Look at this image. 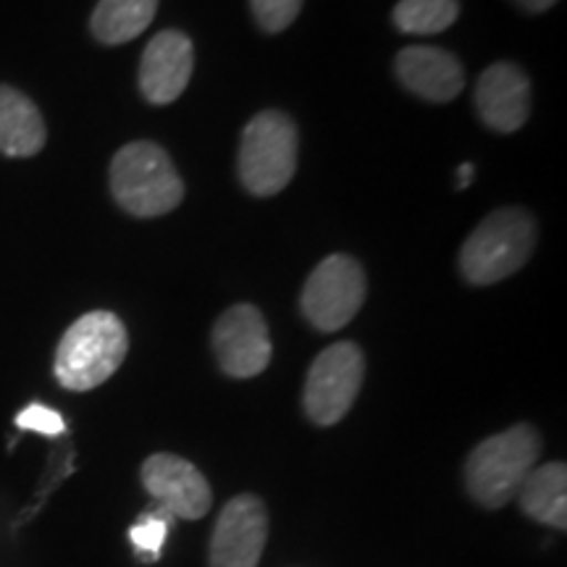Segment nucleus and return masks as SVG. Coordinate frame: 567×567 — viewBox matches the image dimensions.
<instances>
[{
    "label": "nucleus",
    "instance_id": "nucleus-1",
    "mask_svg": "<svg viewBox=\"0 0 567 567\" xmlns=\"http://www.w3.org/2000/svg\"><path fill=\"white\" fill-rule=\"evenodd\" d=\"M130 352V334L111 310H92L76 318L61 337L53 373L69 392H90L105 384Z\"/></svg>",
    "mask_w": 567,
    "mask_h": 567
},
{
    "label": "nucleus",
    "instance_id": "nucleus-2",
    "mask_svg": "<svg viewBox=\"0 0 567 567\" xmlns=\"http://www.w3.org/2000/svg\"><path fill=\"white\" fill-rule=\"evenodd\" d=\"M542 455V436L534 425L517 423L481 442L465 463L467 494L486 509H499L515 499L517 488Z\"/></svg>",
    "mask_w": 567,
    "mask_h": 567
},
{
    "label": "nucleus",
    "instance_id": "nucleus-3",
    "mask_svg": "<svg viewBox=\"0 0 567 567\" xmlns=\"http://www.w3.org/2000/svg\"><path fill=\"white\" fill-rule=\"evenodd\" d=\"M111 195L132 216L155 218L179 208L184 182L161 145L137 140L113 155Z\"/></svg>",
    "mask_w": 567,
    "mask_h": 567
},
{
    "label": "nucleus",
    "instance_id": "nucleus-4",
    "mask_svg": "<svg viewBox=\"0 0 567 567\" xmlns=\"http://www.w3.org/2000/svg\"><path fill=\"white\" fill-rule=\"evenodd\" d=\"M536 247V221L523 208L486 216L460 250V271L476 287H488L520 271Z\"/></svg>",
    "mask_w": 567,
    "mask_h": 567
},
{
    "label": "nucleus",
    "instance_id": "nucleus-5",
    "mask_svg": "<svg viewBox=\"0 0 567 567\" xmlns=\"http://www.w3.org/2000/svg\"><path fill=\"white\" fill-rule=\"evenodd\" d=\"M300 134L287 113L264 111L250 118L239 142V179L258 197L279 195L297 172Z\"/></svg>",
    "mask_w": 567,
    "mask_h": 567
},
{
    "label": "nucleus",
    "instance_id": "nucleus-6",
    "mask_svg": "<svg viewBox=\"0 0 567 567\" xmlns=\"http://www.w3.org/2000/svg\"><path fill=\"white\" fill-rule=\"evenodd\" d=\"M365 271L350 255H329L305 281L300 308L318 331L344 329L365 302Z\"/></svg>",
    "mask_w": 567,
    "mask_h": 567
},
{
    "label": "nucleus",
    "instance_id": "nucleus-7",
    "mask_svg": "<svg viewBox=\"0 0 567 567\" xmlns=\"http://www.w3.org/2000/svg\"><path fill=\"white\" fill-rule=\"evenodd\" d=\"M365 379V358L354 342H337L318 354L305 381L302 405L318 425H334L350 413Z\"/></svg>",
    "mask_w": 567,
    "mask_h": 567
},
{
    "label": "nucleus",
    "instance_id": "nucleus-8",
    "mask_svg": "<svg viewBox=\"0 0 567 567\" xmlns=\"http://www.w3.org/2000/svg\"><path fill=\"white\" fill-rule=\"evenodd\" d=\"M213 352L231 379H252L271 363V337L255 305H234L213 326Z\"/></svg>",
    "mask_w": 567,
    "mask_h": 567
},
{
    "label": "nucleus",
    "instance_id": "nucleus-9",
    "mask_svg": "<svg viewBox=\"0 0 567 567\" xmlns=\"http://www.w3.org/2000/svg\"><path fill=\"white\" fill-rule=\"evenodd\" d=\"M268 538L266 505L255 494L226 502L210 538V567H258Z\"/></svg>",
    "mask_w": 567,
    "mask_h": 567
},
{
    "label": "nucleus",
    "instance_id": "nucleus-10",
    "mask_svg": "<svg viewBox=\"0 0 567 567\" xmlns=\"http://www.w3.org/2000/svg\"><path fill=\"white\" fill-rule=\"evenodd\" d=\"M142 484L172 517L200 520L213 505L210 484L197 467L179 455H151L142 465Z\"/></svg>",
    "mask_w": 567,
    "mask_h": 567
},
{
    "label": "nucleus",
    "instance_id": "nucleus-11",
    "mask_svg": "<svg viewBox=\"0 0 567 567\" xmlns=\"http://www.w3.org/2000/svg\"><path fill=\"white\" fill-rule=\"evenodd\" d=\"M195 71V45L179 30H163L147 42L140 61V90L147 103L168 105L187 90Z\"/></svg>",
    "mask_w": 567,
    "mask_h": 567
},
{
    "label": "nucleus",
    "instance_id": "nucleus-12",
    "mask_svg": "<svg viewBox=\"0 0 567 567\" xmlns=\"http://www.w3.org/2000/svg\"><path fill=\"white\" fill-rule=\"evenodd\" d=\"M402 87L429 103H450L465 87V69L457 55L434 45L402 48L394 59Z\"/></svg>",
    "mask_w": 567,
    "mask_h": 567
},
{
    "label": "nucleus",
    "instance_id": "nucleus-13",
    "mask_svg": "<svg viewBox=\"0 0 567 567\" xmlns=\"http://www.w3.org/2000/svg\"><path fill=\"white\" fill-rule=\"evenodd\" d=\"M476 111L494 132H517L530 116V82L526 71L509 61L488 66L476 84Z\"/></svg>",
    "mask_w": 567,
    "mask_h": 567
},
{
    "label": "nucleus",
    "instance_id": "nucleus-14",
    "mask_svg": "<svg viewBox=\"0 0 567 567\" xmlns=\"http://www.w3.org/2000/svg\"><path fill=\"white\" fill-rule=\"evenodd\" d=\"M48 126L38 105L11 84H0V153L32 158L45 147Z\"/></svg>",
    "mask_w": 567,
    "mask_h": 567
},
{
    "label": "nucleus",
    "instance_id": "nucleus-15",
    "mask_svg": "<svg viewBox=\"0 0 567 567\" xmlns=\"http://www.w3.org/2000/svg\"><path fill=\"white\" fill-rule=\"evenodd\" d=\"M517 502L523 513L534 520L557 530L567 528V467L565 463L538 465L528 473L520 488Z\"/></svg>",
    "mask_w": 567,
    "mask_h": 567
},
{
    "label": "nucleus",
    "instance_id": "nucleus-16",
    "mask_svg": "<svg viewBox=\"0 0 567 567\" xmlns=\"http://www.w3.org/2000/svg\"><path fill=\"white\" fill-rule=\"evenodd\" d=\"M161 0H101L90 17V30L103 45H124L153 24Z\"/></svg>",
    "mask_w": 567,
    "mask_h": 567
},
{
    "label": "nucleus",
    "instance_id": "nucleus-17",
    "mask_svg": "<svg viewBox=\"0 0 567 567\" xmlns=\"http://www.w3.org/2000/svg\"><path fill=\"white\" fill-rule=\"evenodd\" d=\"M460 17L457 0H400L392 21L402 34H439L450 30Z\"/></svg>",
    "mask_w": 567,
    "mask_h": 567
},
{
    "label": "nucleus",
    "instance_id": "nucleus-18",
    "mask_svg": "<svg viewBox=\"0 0 567 567\" xmlns=\"http://www.w3.org/2000/svg\"><path fill=\"white\" fill-rule=\"evenodd\" d=\"M168 523H172V515H168L163 507H155L153 513H145L137 523H134L130 530V538L142 559L153 563V559L161 557L163 542H166V534H168Z\"/></svg>",
    "mask_w": 567,
    "mask_h": 567
},
{
    "label": "nucleus",
    "instance_id": "nucleus-19",
    "mask_svg": "<svg viewBox=\"0 0 567 567\" xmlns=\"http://www.w3.org/2000/svg\"><path fill=\"white\" fill-rule=\"evenodd\" d=\"M305 0H250L252 17L268 34H279L300 17Z\"/></svg>",
    "mask_w": 567,
    "mask_h": 567
},
{
    "label": "nucleus",
    "instance_id": "nucleus-20",
    "mask_svg": "<svg viewBox=\"0 0 567 567\" xmlns=\"http://www.w3.org/2000/svg\"><path fill=\"white\" fill-rule=\"evenodd\" d=\"M17 425L21 431H34V434L42 436H61L66 434V421L59 410L40 405V402H32L17 415Z\"/></svg>",
    "mask_w": 567,
    "mask_h": 567
},
{
    "label": "nucleus",
    "instance_id": "nucleus-21",
    "mask_svg": "<svg viewBox=\"0 0 567 567\" xmlns=\"http://www.w3.org/2000/svg\"><path fill=\"white\" fill-rule=\"evenodd\" d=\"M513 3L520 6V9L528 13H544L549 11L551 6H557V0H513Z\"/></svg>",
    "mask_w": 567,
    "mask_h": 567
},
{
    "label": "nucleus",
    "instance_id": "nucleus-22",
    "mask_svg": "<svg viewBox=\"0 0 567 567\" xmlns=\"http://www.w3.org/2000/svg\"><path fill=\"white\" fill-rule=\"evenodd\" d=\"M473 176H476V166H473V163H463V166L457 168V189H465L467 184L473 182Z\"/></svg>",
    "mask_w": 567,
    "mask_h": 567
}]
</instances>
